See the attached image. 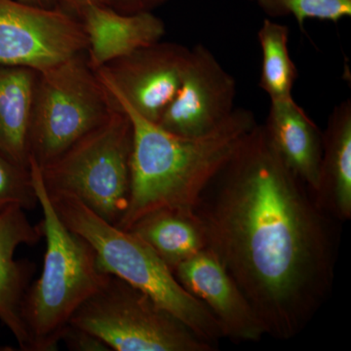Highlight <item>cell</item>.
I'll return each instance as SVG.
<instances>
[{"label":"cell","instance_id":"277c9868","mask_svg":"<svg viewBox=\"0 0 351 351\" xmlns=\"http://www.w3.org/2000/svg\"><path fill=\"white\" fill-rule=\"evenodd\" d=\"M48 195L64 225L91 245L104 274L151 295L207 343L216 346L223 338L206 307L182 287L174 272L135 233L108 223L75 196L49 191Z\"/></svg>","mask_w":351,"mask_h":351},{"label":"cell","instance_id":"8fae6325","mask_svg":"<svg viewBox=\"0 0 351 351\" xmlns=\"http://www.w3.org/2000/svg\"><path fill=\"white\" fill-rule=\"evenodd\" d=\"M182 287L198 300L218 322L223 338L256 343L265 336L262 322L218 258L205 249L174 270Z\"/></svg>","mask_w":351,"mask_h":351},{"label":"cell","instance_id":"d6986e66","mask_svg":"<svg viewBox=\"0 0 351 351\" xmlns=\"http://www.w3.org/2000/svg\"><path fill=\"white\" fill-rule=\"evenodd\" d=\"M270 18L292 16L304 31L306 20L337 24L351 16V0H248Z\"/></svg>","mask_w":351,"mask_h":351},{"label":"cell","instance_id":"30bf717a","mask_svg":"<svg viewBox=\"0 0 351 351\" xmlns=\"http://www.w3.org/2000/svg\"><path fill=\"white\" fill-rule=\"evenodd\" d=\"M235 97L234 77L206 46L196 44L189 50L179 91L156 124L184 137L206 135L230 119Z\"/></svg>","mask_w":351,"mask_h":351},{"label":"cell","instance_id":"cb8c5ba5","mask_svg":"<svg viewBox=\"0 0 351 351\" xmlns=\"http://www.w3.org/2000/svg\"><path fill=\"white\" fill-rule=\"evenodd\" d=\"M29 5L43 7V8H57L60 7V0H18Z\"/></svg>","mask_w":351,"mask_h":351},{"label":"cell","instance_id":"7a4b0ae2","mask_svg":"<svg viewBox=\"0 0 351 351\" xmlns=\"http://www.w3.org/2000/svg\"><path fill=\"white\" fill-rule=\"evenodd\" d=\"M113 99L133 125L130 195L117 225L123 230L156 210H193L208 182L258 124L252 110L235 108L214 131L184 137L164 130L124 101Z\"/></svg>","mask_w":351,"mask_h":351},{"label":"cell","instance_id":"9c48e42d","mask_svg":"<svg viewBox=\"0 0 351 351\" xmlns=\"http://www.w3.org/2000/svg\"><path fill=\"white\" fill-rule=\"evenodd\" d=\"M189 50L157 41L95 71L113 98L157 123L179 91Z\"/></svg>","mask_w":351,"mask_h":351},{"label":"cell","instance_id":"3957f363","mask_svg":"<svg viewBox=\"0 0 351 351\" xmlns=\"http://www.w3.org/2000/svg\"><path fill=\"white\" fill-rule=\"evenodd\" d=\"M32 184L43 213V269L22 302L31 351L57 350L73 314L110 276L104 274L91 245L64 225L48 195L38 164L29 160Z\"/></svg>","mask_w":351,"mask_h":351},{"label":"cell","instance_id":"2e32d148","mask_svg":"<svg viewBox=\"0 0 351 351\" xmlns=\"http://www.w3.org/2000/svg\"><path fill=\"white\" fill-rule=\"evenodd\" d=\"M129 230L149 245L173 272L180 263L207 249L193 210H156L138 219Z\"/></svg>","mask_w":351,"mask_h":351},{"label":"cell","instance_id":"ffe728a7","mask_svg":"<svg viewBox=\"0 0 351 351\" xmlns=\"http://www.w3.org/2000/svg\"><path fill=\"white\" fill-rule=\"evenodd\" d=\"M38 205L31 171L0 154V214L11 206L32 210Z\"/></svg>","mask_w":351,"mask_h":351},{"label":"cell","instance_id":"52a82bcc","mask_svg":"<svg viewBox=\"0 0 351 351\" xmlns=\"http://www.w3.org/2000/svg\"><path fill=\"white\" fill-rule=\"evenodd\" d=\"M69 324L93 334L114 351H213L143 291L110 276L78 307Z\"/></svg>","mask_w":351,"mask_h":351},{"label":"cell","instance_id":"5b68a950","mask_svg":"<svg viewBox=\"0 0 351 351\" xmlns=\"http://www.w3.org/2000/svg\"><path fill=\"white\" fill-rule=\"evenodd\" d=\"M133 125L119 106L100 126L40 169L49 193L75 196L117 226L130 195Z\"/></svg>","mask_w":351,"mask_h":351},{"label":"cell","instance_id":"603a6c76","mask_svg":"<svg viewBox=\"0 0 351 351\" xmlns=\"http://www.w3.org/2000/svg\"><path fill=\"white\" fill-rule=\"evenodd\" d=\"M101 3V0H60V7L77 18L88 6Z\"/></svg>","mask_w":351,"mask_h":351},{"label":"cell","instance_id":"5bb4252c","mask_svg":"<svg viewBox=\"0 0 351 351\" xmlns=\"http://www.w3.org/2000/svg\"><path fill=\"white\" fill-rule=\"evenodd\" d=\"M263 125L284 163L314 195L322 156V132L294 99L270 101Z\"/></svg>","mask_w":351,"mask_h":351},{"label":"cell","instance_id":"4fadbf2b","mask_svg":"<svg viewBox=\"0 0 351 351\" xmlns=\"http://www.w3.org/2000/svg\"><path fill=\"white\" fill-rule=\"evenodd\" d=\"M43 226H34L20 206L0 214V321L23 350L31 351V339L22 317L27 274L14 258L21 245H34L43 237Z\"/></svg>","mask_w":351,"mask_h":351},{"label":"cell","instance_id":"9a60e30c","mask_svg":"<svg viewBox=\"0 0 351 351\" xmlns=\"http://www.w3.org/2000/svg\"><path fill=\"white\" fill-rule=\"evenodd\" d=\"M316 202L339 223L351 218V100L330 113L322 133V156Z\"/></svg>","mask_w":351,"mask_h":351},{"label":"cell","instance_id":"e0dca14e","mask_svg":"<svg viewBox=\"0 0 351 351\" xmlns=\"http://www.w3.org/2000/svg\"><path fill=\"white\" fill-rule=\"evenodd\" d=\"M38 71L0 64V154L29 168V120Z\"/></svg>","mask_w":351,"mask_h":351},{"label":"cell","instance_id":"44dd1931","mask_svg":"<svg viewBox=\"0 0 351 351\" xmlns=\"http://www.w3.org/2000/svg\"><path fill=\"white\" fill-rule=\"evenodd\" d=\"M66 343L69 350L73 351H112L101 339L91 332L84 331L69 324L64 330L61 341Z\"/></svg>","mask_w":351,"mask_h":351},{"label":"cell","instance_id":"7c38bea8","mask_svg":"<svg viewBox=\"0 0 351 351\" xmlns=\"http://www.w3.org/2000/svg\"><path fill=\"white\" fill-rule=\"evenodd\" d=\"M78 19L86 34L88 61L94 69L160 41L166 34L165 24L154 12L126 15L101 3L88 6Z\"/></svg>","mask_w":351,"mask_h":351},{"label":"cell","instance_id":"6da1fadb","mask_svg":"<svg viewBox=\"0 0 351 351\" xmlns=\"http://www.w3.org/2000/svg\"><path fill=\"white\" fill-rule=\"evenodd\" d=\"M193 212L208 250L250 302L265 335L299 336L331 295L339 221L289 169L263 125L245 136Z\"/></svg>","mask_w":351,"mask_h":351},{"label":"cell","instance_id":"7402d4cb","mask_svg":"<svg viewBox=\"0 0 351 351\" xmlns=\"http://www.w3.org/2000/svg\"><path fill=\"white\" fill-rule=\"evenodd\" d=\"M104 5L121 14L154 12L168 0H101Z\"/></svg>","mask_w":351,"mask_h":351},{"label":"cell","instance_id":"ba28073f","mask_svg":"<svg viewBox=\"0 0 351 351\" xmlns=\"http://www.w3.org/2000/svg\"><path fill=\"white\" fill-rule=\"evenodd\" d=\"M86 50L82 22L61 7L0 0V64L40 73Z\"/></svg>","mask_w":351,"mask_h":351},{"label":"cell","instance_id":"ac0fdd59","mask_svg":"<svg viewBox=\"0 0 351 351\" xmlns=\"http://www.w3.org/2000/svg\"><path fill=\"white\" fill-rule=\"evenodd\" d=\"M287 25L270 19L263 20L258 31V41L262 51L258 86L269 97L270 101L292 100L293 88L298 78V69L289 53Z\"/></svg>","mask_w":351,"mask_h":351},{"label":"cell","instance_id":"8992f818","mask_svg":"<svg viewBox=\"0 0 351 351\" xmlns=\"http://www.w3.org/2000/svg\"><path fill=\"white\" fill-rule=\"evenodd\" d=\"M117 105L86 53L38 73L29 120V160L39 168L52 162L103 124Z\"/></svg>","mask_w":351,"mask_h":351}]
</instances>
